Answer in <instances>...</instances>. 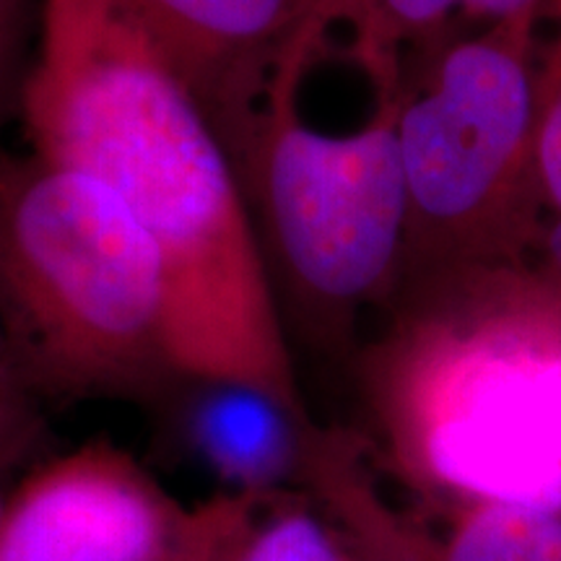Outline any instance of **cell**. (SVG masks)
I'll use <instances>...</instances> for the list:
<instances>
[{"mask_svg":"<svg viewBox=\"0 0 561 561\" xmlns=\"http://www.w3.org/2000/svg\"><path fill=\"white\" fill-rule=\"evenodd\" d=\"M16 121L26 149L100 182L151 237L180 382L242 385L310 411L234 161L117 0H39Z\"/></svg>","mask_w":561,"mask_h":561,"instance_id":"1","label":"cell"},{"mask_svg":"<svg viewBox=\"0 0 561 561\" xmlns=\"http://www.w3.org/2000/svg\"><path fill=\"white\" fill-rule=\"evenodd\" d=\"M356 351L371 466L411 507L561 512V284L533 265L403 286Z\"/></svg>","mask_w":561,"mask_h":561,"instance_id":"2","label":"cell"},{"mask_svg":"<svg viewBox=\"0 0 561 561\" xmlns=\"http://www.w3.org/2000/svg\"><path fill=\"white\" fill-rule=\"evenodd\" d=\"M0 314L42 409H159L180 385L151 237L107 187L30 149L0 151Z\"/></svg>","mask_w":561,"mask_h":561,"instance_id":"3","label":"cell"},{"mask_svg":"<svg viewBox=\"0 0 561 561\" xmlns=\"http://www.w3.org/2000/svg\"><path fill=\"white\" fill-rule=\"evenodd\" d=\"M318 62L280 76L234 167L294 356L343 359L356 356L364 318L382 312L401 280L409 221L401 83L375 89L359 128L325 130L301 104Z\"/></svg>","mask_w":561,"mask_h":561,"instance_id":"4","label":"cell"},{"mask_svg":"<svg viewBox=\"0 0 561 561\" xmlns=\"http://www.w3.org/2000/svg\"><path fill=\"white\" fill-rule=\"evenodd\" d=\"M541 24L538 5L481 34H453L413 53L416 70L403 68L398 144L409 221L398 289L530 263L546 227L536 170Z\"/></svg>","mask_w":561,"mask_h":561,"instance_id":"5","label":"cell"},{"mask_svg":"<svg viewBox=\"0 0 561 561\" xmlns=\"http://www.w3.org/2000/svg\"><path fill=\"white\" fill-rule=\"evenodd\" d=\"M237 494L180 500L110 439L47 453L5 489L0 561H216Z\"/></svg>","mask_w":561,"mask_h":561,"instance_id":"6","label":"cell"},{"mask_svg":"<svg viewBox=\"0 0 561 561\" xmlns=\"http://www.w3.org/2000/svg\"><path fill=\"white\" fill-rule=\"evenodd\" d=\"M214 123L231 161L286 70L322 60L359 0H117Z\"/></svg>","mask_w":561,"mask_h":561,"instance_id":"7","label":"cell"},{"mask_svg":"<svg viewBox=\"0 0 561 561\" xmlns=\"http://www.w3.org/2000/svg\"><path fill=\"white\" fill-rule=\"evenodd\" d=\"M159 409L174 411L185 450L227 494L305 489L328 432L310 411L227 382L182 380Z\"/></svg>","mask_w":561,"mask_h":561,"instance_id":"8","label":"cell"},{"mask_svg":"<svg viewBox=\"0 0 561 561\" xmlns=\"http://www.w3.org/2000/svg\"><path fill=\"white\" fill-rule=\"evenodd\" d=\"M216 561H401L310 489L237 494Z\"/></svg>","mask_w":561,"mask_h":561,"instance_id":"9","label":"cell"},{"mask_svg":"<svg viewBox=\"0 0 561 561\" xmlns=\"http://www.w3.org/2000/svg\"><path fill=\"white\" fill-rule=\"evenodd\" d=\"M396 536L403 561H561V512L403 504Z\"/></svg>","mask_w":561,"mask_h":561,"instance_id":"10","label":"cell"},{"mask_svg":"<svg viewBox=\"0 0 561 561\" xmlns=\"http://www.w3.org/2000/svg\"><path fill=\"white\" fill-rule=\"evenodd\" d=\"M538 5L543 0H362L351 53L371 83H392L405 55L453 37L460 24L491 26Z\"/></svg>","mask_w":561,"mask_h":561,"instance_id":"11","label":"cell"},{"mask_svg":"<svg viewBox=\"0 0 561 561\" xmlns=\"http://www.w3.org/2000/svg\"><path fill=\"white\" fill-rule=\"evenodd\" d=\"M543 24L551 26L538 55L536 170L546 214H561V0H543Z\"/></svg>","mask_w":561,"mask_h":561,"instance_id":"12","label":"cell"},{"mask_svg":"<svg viewBox=\"0 0 561 561\" xmlns=\"http://www.w3.org/2000/svg\"><path fill=\"white\" fill-rule=\"evenodd\" d=\"M47 453L45 409L21 380L0 314V481L21 476Z\"/></svg>","mask_w":561,"mask_h":561,"instance_id":"13","label":"cell"},{"mask_svg":"<svg viewBox=\"0 0 561 561\" xmlns=\"http://www.w3.org/2000/svg\"><path fill=\"white\" fill-rule=\"evenodd\" d=\"M39 0H0V128L19 112L32 60Z\"/></svg>","mask_w":561,"mask_h":561,"instance_id":"14","label":"cell"},{"mask_svg":"<svg viewBox=\"0 0 561 561\" xmlns=\"http://www.w3.org/2000/svg\"><path fill=\"white\" fill-rule=\"evenodd\" d=\"M533 261H536L533 268L561 284V214L546 221L541 240H538V248L533 252Z\"/></svg>","mask_w":561,"mask_h":561,"instance_id":"15","label":"cell"},{"mask_svg":"<svg viewBox=\"0 0 561 561\" xmlns=\"http://www.w3.org/2000/svg\"><path fill=\"white\" fill-rule=\"evenodd\" d=\"M3 502H5V489L0 486V512H3Z\"/></svg>","mask_w":561,"mask_h":561,"instance_id":"16","label":"cell"}]
</instances>
